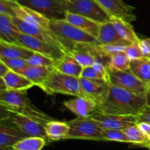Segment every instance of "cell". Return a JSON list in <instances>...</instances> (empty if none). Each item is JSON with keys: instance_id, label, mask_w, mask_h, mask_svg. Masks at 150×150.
Masks as SVG:
<instances>
[{"instance_id": "26", "label": "cell", "mask_w": 150, "mask_h": 150, "mask_svg": "<svg viewBox=\"0 0 150 150\" xmlns=\"http://www.w3.org/2000/svg\"><path fill=\"white\" fill-rule=\"evenodd\" d=\"M110 21L122 39L128 42H139L140 39L136 35L134 28L130 21L117 17H111Z\"/></svg>"}, {"instance_id": "10", "label": "cell", "mask_w": 150, "mask_h": 150, "mask_svg": "<svg viewBox=\"0 0 150 150\" xmlns=\"http://www.w3.org/2000/svg\"><path fill=\"white\" fill-rule=\"evenodd\" d=\"M103 129L123 130L139 122L137 116L117 115L95 111L90 116Z\"/></svg>"}, {"instance_id": "30", "label": "cell", "mask_w": 150, "mask_h": 150, "mask_svg": "<svg viewBox=\"0 0 150 150\" xmlns=\"http://www.w3.org/2000/svg\"><path fill=\"white\" fill-rule=\"evenodd\" d=\"M130 43V42L125 40L111 42V43L108 44L99 43L98 45H94V48H95V51L98 54V56L103 59L104 58L109 59V57L111 55L116 54V53L125 51L127 45Z\"/></svg>"}, {"instance_id": "40", "label": "cell", "mask_w": 150, "mask_h": 150, "mask_svg": "<svg viewBox=\"0 0 150 150\" xmlns=\"http://www.w3.org/2000/svg\"><path fill=\"white\" fill-rule=\"evenodd\" d=\"M138 121L140 122H146L150 123V104L148 103L144 107L142 112L137 116ZM138 122V123H139Z\"/></svg>"}, {"instance_id": "27", "label": "cell", "mask_w": 150, "mask_h": 150, "mask_svg": "<svg viewBox=\"0 0 150 150\" xmlns=\"http://www.w3.org/2000/svg\"><path fill=\"white\" fill-rule=\"evenodd\" d=\"M35 52L18 43H10L0 40V57L29 59Z\"/></svg>"}, {"instance_id": "38", "label": "cell", "mask_w": 150, "mask_h": 150, "mask_svg": "<svg viewBox=\"0 0 150 150\" xmlns=\"http://www.w3.org/2000/svg\"><path fill=\"white\" fill-rule=\"evenodd\" d=\"M16 2L17 1H11V0H0V14L15 16L13 7Z\"/></svg>"}, {"instance_id": "24", "label": "cell", "mask_w": 150, "mask_h": 150, "mask_svg": "<svg viewBox=\"0 0 150 150\" xmlns=\"http://www.w3.org/2000/svg\"><path fill=\"white\" fill-rule=\"evenodd\" d=\"M53 69L54 67L28 64L26 67L18 70V73L26 76L35 83V86H38L45 81Z\"/></svg>"}, {"instance_id": "7", "label": "cell", "mask_w": 150, "mask_h": 150, "mask_svg": "<svg viewBox=\"0 0 150 150\" xmlns=\"http://www.w3.org/2000/svg\"><path fill=\"white\" fill-rule=\"evenodd\" d=\"M109 77L111 85L149 98V85L136 77L130 69L127 70H109Z\"/></svg>"}, {"instance_id": "20", "label": "cell", "mask_w": 150, "mask_h": 150, "mask_svg": "<svg viewBox=\"0 0 150 150\" xmlns=\"http://www.w3.org/2000/svg\"><path fill=\"white\" fill-rule=\"evenodd\" d=\"M68 54L74 57L83 67L92 65L99 58L94 45H79L72 49Z\"/></svg>"}, {"instance_id": "14", "label": "cell", "mask_w": 150, "mask_h": 150, "mask_svg": "<svg viewBox=\"0 0 150 150\" xmlns=\"http://www.w3.org/2000/svg\"><path fill=\"white\" fill-rule=\"evenodd\" d=\"M111 17L123 18L128 21L136 20L133 11L135 7L126 4L123 0H95Z\"/></svg>"}, {"instance_id": "45", "label": "cell", "mask_w": 150, "mask_h": 150, "mask_svg": "<svg viewBox=\"0 0 150 150\" xmlns=\"http://www.w3.org/2000/svg\"><path fill=\"white\" fill-rule=\"evenodd\" d=\"M11 1H17V0H11Z\"/></svg>"}, {"instance_id": "25", "label": "cell", "mask_w": 150, "mask_h": 150, "mask_svg": "<svg viewBox=\"0 0 150 150\" xmlns=\"http://www.w3.org/2000/svg\"><path fill=\"white\" fill-rule=\"evenodd\" d=\"M81 77L93 79H101L110 82L109 69L104 60L99 57L95 63L89 67H83Z\"/></svg>"}, {"instance_id": "32", "label": "cell", "mask_w": 150, "mask_h": 150, "mask_svg": "<svg viewBox=\"0 0 150 150\" xmlns=\"http://www.w3.org/2000/svg\"><path fill=\"white\" fill-rule=\"evenodd\" d=\"M131 60L126 54L125 51L116 53L108 59L107 66L111 71L114 70H127L130 67Z\"/></svg>"}, {"instance_id": "18", "label": "cell", "mask_w": 150, "mask_h": 150, "mask_svg": "<svg viewBox=\"0 0 150 150\" xmlns=\"http://www.w3.org/2000/svg\"><path fill=\"white\" fill-rule=\"evenodd\" d=\"M65 19L67 22L77 26L84 32L90 34L98 39L99 32L100 23L95 21L89 19L81 15L67 11L65 14Z\"/></svg>"}, {"instance_id": "11", "label": "cell", "mask_w": 150, "mask_h": 150, "mask_svg": "<svg viewBox=\"0 0 150 150\" xmlns=\"http://www.w3.org/2000/svg\"><path fill=\"white\" fill-rule=\"evenodd\" d=\"M80 83L83 96L99 104L108 95L111 83L101 79L80 77Z\"/></svg>"}, {"instance_id": "12", "label": "cell", "mask_w": 150, "mask_h": 150, "mask_svg": "<svg viewBox=\"0 0 150 150\" xmlns=\"http://www.w3.org/2000/svg\"><path fill=\"white\" fill-rule=\"evenodd\" d=\"M18 44L29 48L31 51L48 56L56 60L61 59L65 54L56 47L23 32H21L18 35Z\"/></svg>"}, {"instance_id": "9", "label": "cell", "mask_w": 150, "mask_h": 150, "mask_svg": "<svg viewBox=\"0 0 150 150\" xmlns=\"http://www.w3.org/2000/svg\"><path fill=\"white\" fill-rule=\"evenodd\" d=\"M67 11L81 15L99 23L109 21L111 16L95 0H66Z\"/></svg>"}, {"instance_id": "35", "label": "cell", "mask_w": 150, "mask_h": 150, "mask_svg": "<svg viewBox=\"0 0 150 150\" xmlns=\"http://www.w3.org/2000/svg\"><path fill=\"white\" fill-rule=\"evenodd\" d=\"M102 140L111 141V142H124L130 144V140L127 135L122 130H114V129H103Z\"/></svg>"}, {"instance_id": "43", "label": "cell", "mask_w": 150, "mask_h": 150, "mask_svg": "<svg viewBox=\"0 0 150 150\" xmlns=\"http://www.w3.org/2000/svg\"><path fill=\"white\" fill-rule=\"evenodd\" d=\"M5 89H7L5 83H4V80H3L2 78L0 77V91L5 90Z\"/></svg>"}, {"instance_id": "28", "label": "cell", "mask_w": 150, "mask_h": 150, "mask_svg": "<svg viewBox=\"0 0 150 150\" xmlns=\"http://www.w3.org/2000/svg\"><path fill=\"white\" fill-rule=\"evenodd\" d=\"M130 70L136 77L150 86V58L144 57L131 60Z\"/></svg>"}, {"instance_id": "36", "label": "cell", "mask_w": 150, "mask_h": 150, "mask_svg": "<svg viewBox=\"0 0 150 150\" xmlns=\"http://www.w3.org/2000/svg\"><path fill=\"white\" fill-rule=\"evenodd\" d=\"M0 60L4 62L10 70H14L16 72L22 70L28 65L27 60L23 58L0 57Z\"/></svg>"}, {"instance_id": "44", "label": "cell", "mask_w": 150, "mask_h": 150, "mask_svg": "<svg viewBox=\"0 0 150 150\" xmlns=\"http://www.w3.org/2000/svg\"><path fill=\"white\" fill-rule=\"evenodd\" d=\"M146 147H147L148 149H150V141H149V144H148L146 145Z\"/></svg>"}, {"instance_id": "4", "label": "cell", "mask_w": 150, "mask_h": 150, "mask_svg": "<svg viewBox=\"0 0 150 150\" xmlns=\"http://www.w3.org/2000/svg\"><path fill=\"white\" fill-rule=\"evenodd\" d=\"M38 87L48 95L62 94L77 97L83 96L79 78L69 76L54 68L45 81Z\"/></svg>"}, {"instance_id": "19", "label": "cell", "mask_w": 150, "mask_h": 150, "mask_svg": "<svg viewBox=\"0 0 150 150\" xmlns=\"http://www.w3.org/2000/svg\"><path fill=\"white\" fill-rule=\"evenodd\" d=\"M21 31L13 21V16L0 14V40L10 43H18Z\"/></svg>"}, {"instance_id": "16", "label": "cell", "mask_w": 150, "mask_h": 150, "mask_svg": "<svg viewBox=\"0 0 150 150\" xmlns=\"http://www.w3.org/2000/svg\"><path fill=\"white\" fill-rule=\"evenodd\" d=\"M13 10L15 16L22 19L24 21L41 26V27L51 29L50 28L51 20L41 13L29 7L21 5L18 2L15 3L13 7Z\"/></svg>"}, {"instance_id": "23", "label": "cell", "mask_w": 150, "mask_h": 150, "mask_svg": "<svg viewBox=\"0 0 150 150\" xmlns=\"http://www.w3.org/2000/svg\"><path fill=\"white\" fill-rule=\"evenodd\" d=\"M47 139L51 141H60L67 139L70 132L68 122L51 120L44 125Z\"/></svg>"}, {"instance_id": "21", "label": "cell", "mask_w": 150, "mask_h": 150, "mask_svg": "<svg viewBox=\"0 0 150 150\" xmlns=\"http://www.w3.org/2000/svg\"><path fill=\"white\" fill-rule=\"evenodd\" d=\"M2 78L7 89L12 90H28L35 86V83L23 75L10 70Z\"/></svg>"}, {"instance_id": "37", "label": "cell", "mask_w": 150, "mask_h": 150, "mask_svg": "<svg viewBox=\"0 0 150 150\" xmlns=\"http://www.w3.org/2000/svg\"><path fill=\"white\" fill-rule=\"evenodd\" d=\"M125 51L126 54H127V56L130 60L136 59H139L144 57L143 52H142V48L139 45V42H130V44L127 45Z\"/></svg>"}, {"instance_id": "6", "label": "cell", "mask_w": 150, "mask_h": 150, "mask_svg": "<svg viewBox=\"0 0 150 150\" xmlns=\"http://www.w3.org/2000/svg\"><path fill=\"white\" fill-rule=\"evenodd\" d=\"M13 21L21 32L33 36L40 40L44 41L53 46L56 47L64 54H68L69 49L63 41L51 30V29L41 27L37 25L24 21L22 19L13 16Z\"/></svg>"}, {"instance_id": "13", "label": "cell", "mask_w": 150, "mask_h": 150, "mask_svg": "<svg viewBox=\"0 0 150 150\" xmlns=\"http://www.w3.org/2000/svg\"><path fill=\"white\" fill-rule=\"evenodd\" d=\"M9 121L13 123V125H16L26 136H40L47 139L44 127L45 125L31 117L18 113H12Z\"/></svg>"}, {"instance_id": "39", "label": "cell", "mask_w": 150, "mask_h": 150, "mask_svg": "<svg viewBox=\"0 0 150 150\" xmlns=\"http://www.w3.org/2000/svg\"><path fill=\"white\" fill-rule=\"evenodd\" d=\"M139 45L142 50L144 56L150 58V38L140 39L139 41Z\"/></svg>"}, {"instance_id": "33", "label": "cell", "mask_w": 150, "mask_h": 150, "mask_svg": "<svg viewBox=\"0 0 150 150\" xmlns=\"http://www.w3.org/2000/svg\"><path fill=\"white\" fill-rule=\"evenodd\" d=\"M122 130L128 137L130 144L140 145L145 147L149 144L150 141L149 137L141 130L137 124L125 127Z\"/></svg>"}, {"instance_id": "29", "label": "cell", "mask_w": 150, "mask_h": 150, "mask_svg": "<svg viewBox=\"0 0 150 150\" xmlns=\"http://www.w3.org/2000/svg\"><path fill=\"white\" fill-rule=\"evenodd\" d=\"M98 40L100 44H108L111 42L124 40L122 39L116 31L111 21L100 23Z\"/></svg>"}, {"instance_id": "31", "label": "cell", "mask_w": 150, "mask_h": 150, "mask_svg": "<svg viewBox=\"0 0 150 150\" xmlns=\"http://www.w3.org/2000/svg\"><path fill=\"white\" fill-rule=\"evenodd\" d=\"M45 138L40 136H26L17 142L12 149L14 150H40L46 144Z\"/></svg>"}, {"instance_id": "3", "label": "cell", "mask_w": 150, "mask_h": 150, "mask_svg": "<svg viewBox=\"0 0 150 150\" xmlns=\"http://www.w3.org/2000/svg\"><path fill=\"white\" fill-rule=\"evenodd\" d=\"M50 28L65 44L69 52L79 45H95L100 43L95 37L71 24L65 19L51 20Z\"/></svg>"}, {"instance_id": "41", "label": "cell", "mask_w": 150, "mask_h": 150, "mask_svg": "<svg viewBox=\"0 0 150 150\" xmlns=\"http://www.w3.org/2000/svg\"><path fill=\"white\" fill-rule=\"evenodd\" d=\"M139 127H140L141 130L149 137L150 139V123L146 122H140L137 123Z\"/></svg>"}, {"instance_id": "5", "label": "cell", "mask_w": 150, "mask_h": 150, "mask_svg": "<svg viewBox=\"0 0 150 150\" xmlns=\"http://www.w3.org/2000/svg\"><path fill=\"white\" fill-rule=\"evenodd\" d=\"M67 122L70 132L67 139L102 140L103 128L92 117H77Z\"/></svg>"}, {"instance_id": "22", "label": "cell", "mask_w": 150, "mask_h": 150, "mask_svg": "<svg viewBox=\"0 0 150 150\" xmlns=\"http://www.w3.org/2000/svg\"><path fill=\"white\" fill-rule=\"evenodd\" d=\"M55 69L64 74L80 78L83 67L74 57L69 54H65L61 59L57 60Z\"/></svg>"}, {"instance_id": "2", "label": "cell", "mask_w": 150, "mask_h": 150, "mask_svg": "<svg viewBox=\"0 0 150 150\" xmlns=\"http://www.w3.org/2000/svg\"><path fill=\"white\" fill-rule=\"evenodd\" d=\"M0 105L12 113L31 117L45 125L54 118L37 108L29 99L26 90L5 89L0 91Z\"/></svg>"}, {"instance_id": "1", "label": "cell", "mask_w": 150, "mask_h": 150, "mask_svg": "<svg viewBox=\"0 0 150 150\" xmlns=\"http://www.w3.org/2000/svg\"><path fill=\"white\" fill-rule=\"evenodd\" d=\"M149 103V98L111 85L108 95L97 111L117 115L138 116Z\"/></svg>"}, {"instance_id": "15", "label": "cell", "mask_w": 150, "mask_h": 150, "mask_svg": "<svg viewBox=\"0 0 150 150\" xmlns=\"http://www.w3.org/2000/svg\"><path fill=\"white\" fill-rule=\"evenodd\" d=\"M64 106L75 115L81 117H90L97 111L98 104L94 101L85 98L77 96L64 102Z\"/></svg>"}, {"instance_id": "42", "label": "cell", "mask_w": 150, "mask_h": 150, "mask_svg": "<svg viewBox=\"0 0 150 150\" xmlns=\"http://www.w3.org/2000/svg\"><path fill=\"white\" fill-rule=\"evenodd\" d=\"M10 70V69L9 68L8 66L4 62L0 60V77H4Z\"/></svg>"}, {"instance_id": "17", "label": "cell", "mask_w": 150, "mask_h": 150, "mask_svg": "<svg viewBox=\"0 0 150 150\" xmlns=\"http://www.w3.org/2000/svg\"><path fill=\"white\" fill-rule=\"evenodd\" d=\"M26 136L16 125H9L1 122L0 125V149H12L18 141Z\"/></svg>"}, {"instance_id": "34", "label": "cell", "mask_w": 150, "mask_h": 150, "mask_svg": "<svg viewBox=\"0 0 150 150\" xmlns=\"http://www.w3.org/2000/svg\"><path fill=\"white\" fill-rule=\"evenodd\" d=\"M26 60H27L28 64L29 65L45 66V67H54V68H55L57 61L52 57L39 54V53H35Z\"/></svg>"}, {"instance_id": "8", "label": "cell", "mask_w": 150, "mask_h": 150, "mask_svg": "<svg viewBox=\"0 0 150 150\" xmlns=\"http://www.w3.org/2000/svg\"><path fill=\"white\" fill-rule=\"evenodd\" d=\"M17 2L41 13L50 20L64 19L67 11L66 0H17Z\"/></svg>"}]
</instances>
